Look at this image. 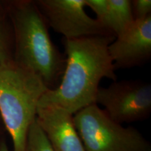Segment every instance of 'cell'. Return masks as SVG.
Segmentation results:
<instances>
[{"mask_svg": "<svg viewBox=\"0 0 151 151\" xmlns=\"http://www.w3.org/2000/svg\"><path fill=\"white\" fill-rule=\"evenodd\" d=\"M112 36H93L62 39L66 64L57 88L48 90L37 106L55 105L75 114L95 104L99 83L103 78L116 81V69L109 52Z\"/></svg>", "mask_w": 151, "mask_h": 151, "instance_id": "obj_1", "label": "cell"}, {"mask_svg": "<svg viewBox=\"0 0 151 151\" xmlns=\"http://www.w3.org/2000/svg\"><path fill=\"white\" fill-rule=\"evenodd\" d=\"M9 16L14 27V61L39 76L49 90L55 89L64 73L66 58L50 39L35 1L15 3Z\"/></svg>", "mask_w": 151, "mask_h": 151, "instance_id": "obj_2", "label": "cell"}, {"mask_svg": "<svg viewBox=\"0 0 151 151\" xmlns=\"http://www.w3.org/2000/svg\"><path fill=\"white\" fill-rule=\"evenodd\" d=\"M48 90L39 76L14 60L0 64V115L14 151H24L38 104Z\"/></svg>", "mask_w": 151, "mask_h": 151, "instance_id": "obj_3", "label": "cell"}, {"mask_svg": "<svg viewBox=\"0 0 151 151\" xmlns=\"http://www.w3.org/2000/svg\"><path fill=\"white\" fill-rule=\"evenodd\" d=\"M85 151H151L150 143L134 127L113 121L96 104L73 116Z\"/></svg>", "mask_w": 151, "mask_h": 151, "instance_id": "obj_4", "label": "cell"}, {"mask_svg": "<svg viewBox=\"0 0 151 151\" xmlns=\"http://www.w3.org/2000/svg\"><path fill=\"white\" fill-rule=\"evenodd\" d=\"M95 104L119 124L141 121L151 113V86L139 80L115 81L106 88L99 87Z\"/></svg>", "mask_w": 151, "mask_h": 151, "instance_id": "obj_5", "label": "cell"}, {"mask_svg": "<svg viewBox=\"0 0 151 151\" xmlns=\"http://www.w3.org/2000/svg\"><path fill=\"white\" fill-rule=\"evenodd\" d=\"M35 3L48 27L64 39L115 37L95 18L88 16L85 10L86 0H37Z\"/></svg>", "mask_w": 151, "mask_h": 151, "instance_id": "obj_6", "label": "cell"}, {"mask_svg": "<svg viewBox=\"0 0 151 151\" xmlns=\"http://www.w3.org/2000/svg\"><path fill=\"white\" fill-rule=\"evenodd\" d=\"M116 70L142 66L151 58V16L134 20L109 46Z\"/></svg>", "mask_w": 151, "mask_h": 151, "instance_id": "obj_7", "label": "cell"}, {"mask_svg": "<svg viewBox=\"0 0 151 151\" xmlns=\"http://www.w3.org/2000/svg\"><path fill=\"white\" fill-rule=\"evenodd\" d=\"M73 116L58 106H37L36 122L54 151H85Z\"/></svg>", "mask_w": 151, "mask_h": 151, "instance_id": "obj_8", "label": "cell"}, {"mask_svg": "<svg viewBox=\"0 0 151 151\" xmlns=\"http://www.w3.org/2000/svg\"><path fill=\"white\" fill-rule=\"evenodd\" d=\"M96 15V20L115 37L120 35L134 20L130 0H86Z\"/></svg>", "mask_w": 151, "mask_h": 151, "instance_id": "obj_9", "label": "cell"}, {"mask_svg": "<svg viewBox=\"0 0 151 151\" xmlns=\"http://www.w3.org/2000/svg\"><path fill=\"white\" fill-rule=\"evenodd\" d=\"M24 151H54L36 120L29 127Z\"/></svg>", "mask_w": 151, "mask_h": 151, "instance_id": "obj_10", "label": "cell"}, {"mask_svg": "<svg viewBox=\"0 0 151 151\" xmlns=\"http://www.w3.org/2000/svg\"><path fill=\"white\" fill-rule=\"evenodd\" d=\"M13 59L10 48V40L8 32L2 22H0V64L6 63Z\"/></svg>", "mask_w": 151, "mask_h": 151, "instance_id": "obj_11", "label": "cell"}, {"mask_svg": "<svg viewBox=\"0 0 151 151\" xmlns=\"http://www.w3.org/2000/svg\"><path fill=\"white\" fill-rule=\"evenodd\" d=\"M131 4L134 20H142L151 16V0H132Z\"/></svg>", "mask_w": 151, "mask_h": 151, "instance_id": "obj_12", "label": "cell"}, {"mask_svg": "<svg viewBox=\"0 0 151 151\" xmlns=\"http://www.w3.org/2000/svg\"><path fill=\"white\" fill-rule=\"evenodd\" d=\"M0 151H11L9 149L8 146H6L4 141H2L0 143Z\"/></svg>", "mask_w": 151, "mask_h": 151, "instance_id": "obj_13", "label": "cell"}]
</instances>
